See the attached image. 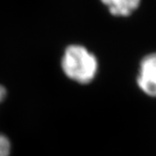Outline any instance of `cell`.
I'll return each mask as SVG.
<instances>
[{
  "label": "cell",
  "instance_id": "cell-5",
  "mask_svg": "<svg viewBox=\"0 0 156 156\" xmlns=\"http://www.w3.org/2000/svg\"><path fill=\"white\" fill-rule=\"evenodd\" d=\"M12 151V144L9 138L0 133V156H9Z\"/></svg>",
  "mask_w": 156,
  "mask_h": 156
},
{
  "label": "cell",
  "instance_id": "cell-3",
  "mask_svg": "<svg viewBox=\"0 0 156 156\" xmlns=\"http://www.w3.org/2000/svg\"><path fill=\"white\" fill-rule=\"evenodd\" d=\"M139 75L156 79V53H151L142 58L140 62Z\"/></svg>",
  "mask_w": 156,
  "mask_h": 156
},
{
  "label": "cell",
  "instance_id": "cell-2",
  "mask_svg": "<svg viewBox=\"0 0 156 156\" xmlns=\"http://www.w3.org/2000/svg\"><path fill=\"white\" fill-rule=\"evenodd\" d=\"M108 12L117 17H127L136 10L141 0H101Z\"/></svg>",
  "mask_w": 156,
  "mask_h": 156
},
{
  "label": "cell",
  "instance_id": "cell-1",
  "mask_svg": "<svg viewBox=\"0 0 156 156\" xmlns=\"http://www.w3.org/2000/svg\"><path fill=\"white\" fill-rule=\"evenodd\" d=\"M96 55L81 44H71L64 50L61 68L71 80L82 85L93 81L98 72Z\"/></svg>",
  "mask_w": 156,
  "mask_h": 156
},
{
  "label": "cell",
  "instance_id": "cell-6",
  "mask_svg": "<svg viewBox=\"0 0 156 156\" xmlns=\"http://www.w3.org/2000/svg\"><path fill=\"white\" fill-rule=\"evenodd\" d=\"M6 95H7V90L6 88L0 85V103L4 101V99L6 98Z\"/></svg>",
  "mask_w": 156,
  "mask_h": 156
},
{
  "label": "cell",
  "instance_id": "cell-4",
  "mask_svg": "<svg viewBox=\"0 0 156 156\" xmlns=\"http://www.w3.org/2000/svg\"><path fill=\"white\" fill-rule=\"evenodd\" d=\"M137 85L140 90L151 97H156V79L143 75L137 76Z\"/></svg>",
  "mask_w": 156,
  "mask_h": 156
}]
</instances>
